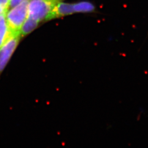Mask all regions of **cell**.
I'll list each match as a JSON object with an SVG mask.
<instances>
[{
	"label": "cell",
	"instance_id": "obj_4",
	"mask_svg": "<svg viewBox=\"0 0 148 148\" xmlns=\"http://www.w3.org/2000/svg\"><path fill=\"white\" fill-rule=\"evenodd\" d=\"M73 5L60 2L58 3L48 14L45 21H50L64 16H68L74 13Z\"/></svg>",
	"mask_w": 148,
	"mask_h": 148
},
{
	"label": "cell",
	"instance_id": "obj_7",
	"mask_svg": "<svg viewBox=\"0 0 148 148\" xmlns=\"http://www.w3.org/2000/svg\"><path fill=\"white\" fill-rule=\"evenodd\" d=\"M74 12H90L95 10V6L88 2H82L73 5Z\"/></svg>",
	"mask_w": 148,
	"mask_h": 148
},
{
	"label": "cell",
	"instance_id": "obj_3",
	"mask_svg": "<svg viewBox=\"0 0 148 148\" xmlns=\"http://www.w3.org/2000/svg\"><path fill=\"white\" fill-rule=\"evenodd\" d=\"M21 37L20 35H12L0 47V76L16 51Z\"/></svg>",
	"mask_w": 148,
	"mask_h": 148
},
{
	"label": "cell",
	"instance_id": "obj_5",
	"mask_svg": "<svg viewBox=\"0 0 148 148\" xmlns=\"http://www.w3.org/2000/svg\"><path fill=\"white\" fill-rule=\"evenodd\" d=\"M7 12H5L0 14V47L9 37L13 35L9 29L6 21L5 16Z\"/></svg>",
	"mask_w": 148,
	"mask_h": 148
},
{
	"label": "cell",
	"instance_id": "obj_8",
	"mask_svg": "<svg viewBox=\"0 0 148 148\" xmlns=\"http://www.w3.org/2000/svg\"><path fill=\"white\" fill-rule=\"evenodd\" d=\"M10 8V0H0V14L7 12Z\"/></svg>",
	"mask_w": 148,
	"mask_h": 148
},
{
	"label": "cell",
	"instance_id": "obj_1",
	"mask_svg": "<svg viewBox=\"0 0 148 148\" xmlns=\"http://www.w3.org/2000/svg\"><path fill=\"white\" fill-rule=\"evenodd\" d=\"M30 0H24L6 13V21L12 35H20L21 27L28 16Z\"/></svg>",
	"mask_w": 148,
	"mask_h": 148
},
{
	"label": "cell",
	"instance_id": "obj_2",
	"mask_svg": "<svg viewBox=\"0 0 148 148\" xmlns=\"http://www.w3.org/2000/svg\"><path fill=\"white\" fill-rule=\"evenodd\" d=\"M64 0H30L28 7V17L36 21H45L48 13L55 5Z\"/></svg>",
	"mask_w": 148,
	"mask_h": 148
},
{
	"label": "cell",
	"instance_id": "obj_9",
	"mask_svg": "<svg viewBox=\"0 0 148 148\" xmlns=\"http://www.w3.org/2000/svg\"><path fill=\"white\" fill-rule=\"evenodd\" d=\"M24 0H10V8H12Z\"/></svg>",
	"mask_w": 148,
	"mask_h": 148
},
{
	"label": "cell",
	"instance_id": "obj_6",
	"mask_svg": "<svg viewBox=\"0 0 148 148\" xmlns=\"http://www.w3.org/2000/svg\"><path fill=\"white\" fill-rule=\"evenodd\" d=\"M38 23V21L27 16L21 27L20 32L21 36H24L30 34L37 27Z\"/></svg>",
	"mask_w": 148,
	"mask_h": 148
}]
</instances>
